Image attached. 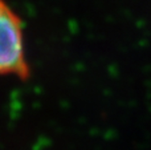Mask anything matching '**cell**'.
<instances>
[{
    "mask_svg": "<svg viewBox=\"0 0 151 150\" xmlns=\"http://www.w3.org/2000/svg\"><path fill=\"white\" fill-rule=\"evenodd\" d=\"M31 74L24 44L23 23L15 11L0 0V76L27 80Z\"/></svg>",
    "mask_w": 151,
    "mask_h": 150,
    "instance_id": "obj_1",
    "label": "cell"
}]
</instances>
